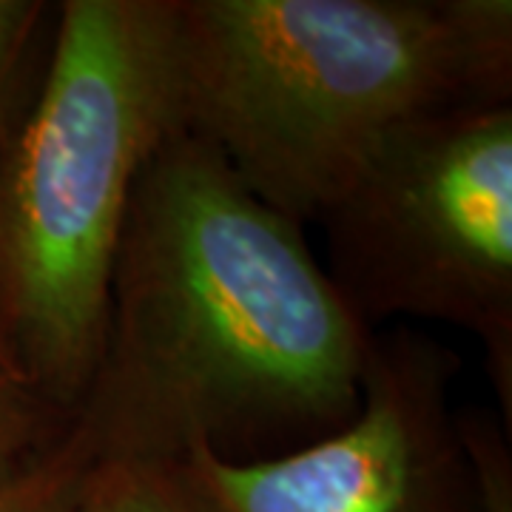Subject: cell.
Instances as JSON below:
<instances>
[{
    "instance_id": "4",
    "label": "cell",
    "mask_w": 512,
    "mask_h": 512,
    "mask_svg": "<svg viewBox=\"0 0 512 512\" xmlns=\"http://www.w3.org/2000/svg\"><path fill=\"white\" fill-rule=\"evenodd\" d=\"M319 222L356 319L476 336L512 430V103L404 128Z\"/></svg>"
},
{
    "instance_id": "10",
    "label": "cell",
    "mask_w": 512,
    "mask_h": 512,
    "mask_svg": "<svg viewBox=\"0 0 512 512\" xmlns=\"http://www.w3.org/2000/svg\"><path fill=\"white\" fill-rule=\"evenodd\" d=\"M467 450L476 461L484 512H512L510 430L487 410L458 413Z\"/></svg>"
},
{
    "instance_id": "9",
    "label": "cell",
    "mask_w": 512,
    "mask_h": 512,
    "mask_svg": "<svg viewBox=\"0 0 512 512\" xmlns=\"http://www.w3.org/2000/svg\"><path fill=\"white\" fill-rule=\"evenodd\" d=\"M94 458L86 436L72 427L66 441L35 467L0 478V512H74Z\"/></svg>"
},
{
    "instance_id": "6",
    "label": "cell",
    "mask_w": 512,
    "mask_h": 512,
    "mask_svg": "<svg viewBox=\"0 0 512 512\" xmlns=\"http://www.w3.org/2000/svg\"><path fill=\"white\" fill-rule=\"evenodd\" d=\"M74 512H211L180 461L94 458Z\"/></svg>"
},
{
    "instance_id": "2",
    "label": "cell",
    "mask_w": 512,
    "mask_h": 512,
    "mask_svg": "<svg viewBox=\"0 0 512 512\" xmlns=\"http://www.w3.org/2000/svg\"><path fill=\"white\" fill-rule=\"evenodd\" d=\"M183 126L319 222L404 128L512 103L510 0H174Z\"/></svg>"
},
{
    "instance_id": "5",
    "label": "cell",
    "mask_w": 512,
    "mask_h": 512,
    "mask_svg": "<svg viewBox=\"0 0 512 512\" xmlns=\"http://www.w3.org/2000/svg\"><path fill=\"white\" fill-rule=\"evenodd\" d=\"M461 362L410 328L373 330L359 413L265 461L180 458L211 512H484L450 387Z\"/></svg>"
},
{
    "instance_id": "1",
    "label": "cell",
    "mask_w": 512,
    "mask_h": 512,
    "mask_svg": "<svg viewBox=\"0 0 512 512\" xmlns=\"http://www.w3.org/2000/svg\"><path fill=\"white\" fill-rule=\"evenodd\" d=\"M370 339L305 225L180 128L134 188L74 427L97 458L285 456L359 413Z\"/></svg>"
},
{
    "instance_id": "7",
    "label": "cell",
    "mask_w": 512,
    "mask_h": 512,
    "mask_svg": "<svg viewBox=\"0 0 512 512\" xmlns=\"http://www.w3.org/2000/svg\"><path fill=\"white\" fill-rule=\"evenodd\" d=\"M74 419L26 379L0 333V478L35 467L72 433Z\"/></svg>"
},
{
    "instance_id": "8",
    "label": "cell",
    "mask_w": 512,
    "mask_h": 512,
    "mask_svg": "<svg viewBox=\"0 0 512 512\" xmlns=\"http://www.w3.org/2000/svg\"><path fill=\"white\" fill-rule=\"evenodd\" d=\"M52 18L55 3L0 0V163L20 114L35 92Z\"/></svg>"
},
{
    "instance_id": "3",
    "label": "cell",
    "mask_w": 512,
    "mask_h": 512,
    "mask_svg": "<svg viewBox=\"0 0 512 512\" xmlns=\"http://www.w3.org/2000/svg\"><path fill=\"white\" fill-rule=\"evenodd\" d=\"M183 126L174 0H60L0 163V333L77 416L103 348L134 188Z\"/></svg>"
}]
</instances>
